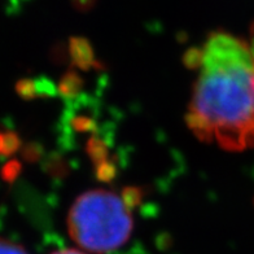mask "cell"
<instances>
[{
	"label": "cell",
	"mask_w": 254,
	"mask_h": 254,
	"mask_svg": "<svg viewBox=\"0 0 254 254\" xmlns=\"http://www.w3.org/2000/svg\"><path fill=\"white\" fill-rule=\"evenodd\" d=\"M186 122L200 140L217 139L228 151L254 147V57L244 40L209 35Z\"/></svg>",
	"instance_id": "obj_1"
},
{
	"label": "cell",
	"mask_w": 254,
	"mask_h": 254,
	"mask_svg": "<svg viewBox=\"0 0 254 254\" xmlns=\"http://www.w3.org/2000/svg\"><path fill=\"white\" fill-rule=\"evenodd\" d=\"M134 228L124 200L105 190L80 194L67 215V230L80 248L107 254L126 244Z\"/></svg>",
	"instance_id": "obj_2"
},
{
	"label": "cell",
	"mask_w": 254,
	"mask_h": 254,
	"mask_svg": "<svg viewBox=\"0 0 254 254\" xmlns=\"http://www.w3.org/2000/svg\"><path fill=\"white\" fill-rule=\"evenodd\" d=\"M69 56L71 64L80 70H90L101 65L95 59V52L90 40L83 37H71L69 40Z\"/></svg>",
	"instance_id": "obj_3"
},
{
	"label": "cell",
	"mask_w": 254,
	"mask_h": 254,
	"mask_svg": "<svg viewBox=\"0 0 254 254\" xmlns=\"http://www.w3.org/2000/svg\"><path fill=\"white\" fill-rule=\"evenodd\" d=\"M82 87H83V79L73 69L64 74L60 79V83H59V91H60L61 96L65 97V99L79 97Z\"/></svg>",
	"instance_id": "obj_4"
},
{
	"label": "cell",
	"mask_w": 254,
	"mask_h": 254,
	"mask_svg": "<svg viewBox=\"0 0 254 254\" xmlns=\"http://www.w3.org/2000/svg\"><path fill=\"white\" fill-rule=\"evenodd\" d=\"M69 126L70 130L78 134H87V132H92L96 134L97 132V122L95 117L90 116L87 113H77L75 109L71 112L69 116Z\"/></svg>",
	"instance_id": "obj_5"
},
{
	"label": "cell",
	"mask_w": 254,
	"mask_h": 254,
	"mask_svg": "<svg viewBox=\"0 0 254 254\" xmlns=\"http://www.w3.org/2000/svg\"><path fill=\"white\" fill-rule=\"evenodd\" d=\"M86 152H87L88 157L94 162L95 166L104 161L108 160V154H109V147H108L105 139L100 136H91L86 144Z\"/></svg>",
	"instance_id": "obj_6"
},
{
	"label": "cell",
	"mask_w": 254,
	"mask_h": 254,
	"mask_svg": "<svg viewBox=\"0 0 254 254\" xmlns=\"http://www.w3.org/2000/svg\"><path fill=\"white\" fill-rule=\"evenodd\" d=\"M44 169L50 173V175H52L54 178H65L69 174V165L60 154H52L50 158L46 162V166Z\"/></svg>",
	"instance_id": "obj_7"
},
{
	"label": "cell",
	"mask_w": 254,
	"mask_h": 254,
	"mask_svg": "<svg viewBox=\"0 0 254 254\" xmlns=\"http://www.w3.org/2000/svg\"><path fill=\"white\" fill-rule=\"evenodd\" d=\"M95 175L101 182H112L117 175V166L113 161H104L95 166Z\"/></svg>",
	"instance_id": "obj_8"
},
{
	"label": "cell",
	"mask_w": 254,
	"mask_h": 254,
	"mask_svg": "<svg viewBox=\"0 0 254 254\" xmlns=\"http://www.w3.org/2000/svg\"><path fill=\"white\" fill-rule=\"evenodd\" d=\"M143 188L132 187V186H130V187L124 188V190H122V200H124L125 205H126L130 210L140 204L141 200H143Z\"/></svg>",
	"instance_id": "obj_9"
},
{
	"label": "cell",
	"mask_w": 254,
	"mask_h": 254,
	"mask_svg": "<svg viewBox=\"0 0 254 254\" xmlns=\"http://www.w3.org/2000/svg\"><path fill=\"white\" fill-rule=\"evenodd\" d=\"M183 63L188 69H200L204 64V50L200 48H190L184 54Z\"/></svg>",
	"instance_id": "obj_10"
},
{
	"label": "cell",
	"mask_w": 254,
	"mask_h": 254,
	"mask_svg": "<svg viewBox=\"0 0 254 254\" xmlns=\"http://www.w3.org/2000/svg\"><path fill=\"white\" fill-rule=\"evenodd\" d=\"M0 254H29L24 247L13 241L0 238Z\"/></svg>",
	"instance_id": "obj_11"
},
{
	"label": "cell",
	"mask_w": 254,
	"mask_h": 254,
	"mask_svg": "<svg viewBox=\"0 0 254 254\" xmlns=\"http://www.w3.org/2000/svg\"><path fill=\"white\" fill-rule=\"evenodd\" d=\"M35 90H37V84H34L30 80H22L18 84V91L25 97H33L35 95Z\"/></svg>",
	"instance_id": "obj_12"
},
{
	"label": "cell",
	"mask_w": 254,
	"mask_h": 254,
	"mask_svg": "<svg viewBox=\"0 0 254 254\" xmlns=\"http://www.w3.org/2000/svg\"><path fill=\"white\" fill-rule=\"evenodd\" d=\"M40 154H42V149H40L38 145H30V147H27L26 151H25V157L29 161L38 160V158L40 157Z\"/></svg>",
	"instance_id": "obj_13"
},
{
	"label": "cell",
	"mask_w": 254,
	"mask_h": 254,
	"mask_svg": "<svg viewBox=\"0 0 254 254\" xmlns=\"http://www.w3.org/2000/svg\"><path fill=\"white\" fill-rule=\"evenodd\" d=\"M96 0H71V3L74 4V7L78 8L79 10H87L90 9L95 4Z\"/></svg>",
	"instance_id": "obj_14"
},
{
	"label": "cell",
	"mask_w": 254,
	"mask_h": 254,
	"mask_svg": "<svg viewBox=\"0 0 254 254\" xmlns=\"http://www.w3.org/2000/svg\"><path fill=\"white\" fill-rule=\"evenodd\" d=\"M52 254H84V253L77 251V249H63V251L55 252V253H52Z\"/></svg>",
	"instance_id": "obj_15"
},
{
	"label": "cell",
	"mask_w": 254,
	"mask_h": 254,
	"mask_svg": "<svg viewBox=\"0 0 254 254\" xmlns=\"http://www.w3.org/2000/svg\"><path fill=\"white\" fill-rule=\"evenodd\" d=\"M251 51H252V54H253V57H254V26H253V29H252V48H251Z\"/></svg>",
	"instance_id": "obj_16"
}]
</instances>
